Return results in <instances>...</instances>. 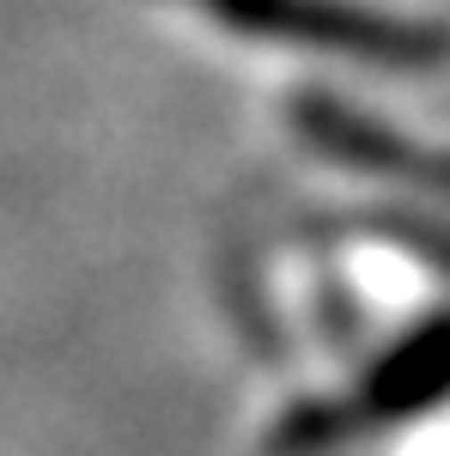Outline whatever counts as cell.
Segmentation results:
<instances>
[{"instance_id":"cell-2","label":"cell","mask_w":450,"mask_h":456,"mask_svg":"<svg viewBox=\"0 0 450 456\" xmlns=\"http://www.w3.org/2000/svg\"><path fill=\"white\" fill-rule=\"evenodd\" d=\"M445 395H450V316H432L426 329H414L408 341H396L383 353L341 408L292 414L280 426V456L323 451V444H335L341 432H359V426H389V420H408V414H426Z\"/></svg>"},{"instance_id":"cell-1","label":"cell","mask_w":450,"mask_h":456,"mask_svg":"<svg viewBox=\"0 0 450 456\" xmlns=\"http://www.w3.org/2000/svg\"><path fill=\"white\" fill-rule=\"evenodd\" d=\"M201 6L243 37H280V43L353 55V61H372V68H438L450 55L445 31L383 19V12L347 6V0H201Z\"/></svg>"},{"instance_id":"cell-3","label":"cell","mask_w":450,"mask_h":456,"mask_svg":"<svg viewBox=\"0 0 450 456\" xmlns=\"http://www.w3.org/2000/svg\"><path fill=\"white\" fill-rule=\"evenodd\" d=\"M292 122L305 128V141L329 159H341L353 171H378V176H420V183H438L450 189V152H426V146L389 134L378 122H365L359 110L329 104V98H305L292 110Z\"/></svg>"}]
</instances>
